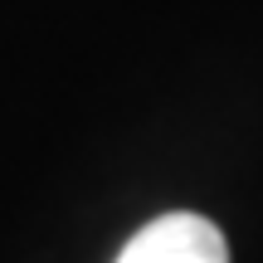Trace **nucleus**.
<instances>
[{
  "label": "nucleus",
  "instance_id": "obj_1",
  "mask_svg": "<svg viewBox=\"0 0 263 263\" xmlns=\"http://www.w3.org/2000/svg\"><path fill=\"white\" fill-rule=\"evenodd\" d=\"M117 263H229L224 234L200 215H161L127 239Z\"/></svg>",
  "mask_w": 263,
  "mask_h": 263
}]
</instances>
